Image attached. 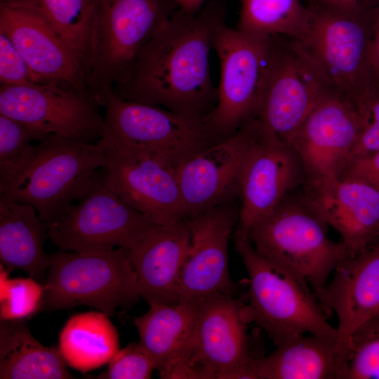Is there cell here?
<instances>
[{
	"label": "cell",
	"mask_w": 379,
	"mask_h": 379,
	"mask_svg": "<svg viewBox=\"0 0 379 379\" xmlns=\"http://www.w3.org/2000/svg\"><path fill=\"white\" fill-rule=\"evenodd\" d=\"M225 10L222 0H208L196 13L178 8L141 49L114 93L127 100L204 120L217 103L209 57L215 34L225 22Z\"/></svg>",
	"instance_id": "obj_1"
},
{
	"label": "cell",
	"mask_w": 379,
	"mask_h": 379,
	"mask_svg": "<svg viewBox=\"0 0 379 379\" xmlns=\"http://www.w3.org/2000/svg\"><path fill=\"white\" fill-rule=\"evenodd\" d=\"M233 236L248 276L245 309L251 323L262 328L276 346L308 333L338 339L305 278L259 253L245 234L234 230Z\"/></svg>",
	"instance_id": "obj_2"
},
{
	"label": "cell",
	"mask_w": 379,
	"mask_h": 379,
	"mask_svg": "<svg viewBox=\"0 0 379 379\" xmlns=\"http://www.w3.org/2000/svg\"><path fill=\"white\" fill-rule=\"evenodd\" d=\"M178 9L173 0H99L83 77L86 90L101 106L126 79L141 49Z\"/></svg>",
	"instance_id": "obj_3"
},
{
	"label": "cell",
	"mask_w": 379,
	"mask_h": 379,
	"mask_svg": "<svg viewBox=\"0 0 379 379\" xmlns=\"http://www.w3.org/2000/svg\"><path fill=\"white\" fill-rule=\"evenodd\" d=\"M298 190L286 194L246 235L259 253L305 278L317 297L347 252L342 241L328 237V225Z\"/></svg>",
	"instance_id": "obj_4"
},
{
	"label": "cell",
	"mask_w": 379,
	"mask_h": 379,
	"mask_svg": "<svg viewBox=\"0 0 379 379\" xmlns=\"http://www.w3.org/2000/svg\"><path fill=\"white\" fill-rule=\"evenodd\" d=\"M104 132L97 145L151 157L173 168L220 140L204 120L125 100L114 91L105 98Z\"/></svg>",
	"instance_id": "obj_5"
},
{
	"label": "cell",
	"mask_w": 379,
	"mask_h": 379,
	"mask_svg": "<svg viewBox=\"0 0 379 379\" xmlns=\"http://www.w3.org/2000/svg\"><path fill=\"white\" fill-rule=\"evenodd\" d=\"M308 7V27L297 41L331 88L354 103L376 82L370 55L375 8H367L363 1L350 8Z\"/></svg>",
	"instance_id": "obj_6"
},
{
	"label": "cell",
	"mask_w": 379,
	"mask_h": 379,
	"mask_svg": "<svg viewBox=\"0 0 379 379\" xmlns=\"http://www.w3.org/2000/svg\"><path fill=\"white\" fill-rule=\"evenodd\" d=\"M46 274L41 310L46 312L87 305L111 317L140 298L136 273L125 248L52 253Z\"/></svg>",
	"instance_id": "obj_7"
},
{
	"label": "cell",
	"mask_w": 379,
	"mask_h": 379,
	"mask_svg": "<svg viewBox=\"0 0 379 379\" xmlns=\"http://www.w3.org/2000/svg\"><path fill=\"white\" fill-rule=\"evenodd\" d=\"M36 157L22 177L0 199L32 205L46 223L58 220L83 198L108 163L97 144L50 135L39 141Z\"/></svg>",
	"instance_id": "obj_8"
},
{
	"label": "cell",
	"mask_w": 379,
	"mask_h": 379,
	"mask_svg": "<svg viewBox=\"0 0 379 379\" xmlns=\"http://www.w3.org/2000/svg\"><path fill=\"white\" fill-rule=\"evenodd\" d=\"M213 48L220 79L216 105L204 121L222 140L258 114L276 57L277 36H251L225 22L215 34Z\"/></svg>",
	"instance_id": "obj_9"
},
{
	"label": "cell",
	"mask_w": 379,
	"mask_h": 379,
	"mask_svg": "<svg viewBox=\"0 0 379 379\" xmlns=\"http://www.w3.org/2000/svg\"><path fill=\"white\" fill-rule=\"evenodd\" d=\"M155 225L112 192L101 174L77 204L46 223L48 239L60 251L81 253L131 250Z\"/></svg>",
	"instance_id": "obj_10"
},
{
	"label": "cell",
	"mask_w": 379,
	"mask_h": 379,
	"mask_svg": "<svg viewBox=\"0 0 379 379\" xmlns=\"http://www.w3.org/2000/svg\"><path fill=\"white\" fill-rule=\"evenodd\" d=\"M332 91L319 67L298 41L278 36L271 75L253 118L263 133L288 144L317 103Z\"/></svg>",
	"instance_id": "obj_11"
},
{
	"label": "cell",
	"mask_w": 379,
	"mask_h": 379,
	"mask_svg": "<svg viewBox=\"0 0 379 379\" xmlns=\"http://www.w3.org/2000/svg\"><path fill=\"white\" fill-rule=\"evenodd\" d=\"M100 103L88 93L55 83L1 85L0 114L42 139L55 135L91 142L104 132Z\"/></svg>",
	"instance_id": "obj_12"
},
{
	"label": "cell",
	"mask_w": 379,
	"mask_h": 379,
	"mask_svg": "<svg viewBox=\"0 0 379 379\" xmlns=\"http://www.w3.org/2000/svg\"><path fill=\"white\" fill-rule=\"evenodd\" d=\"M190 364L200 379H226L262 357L253 348L245 304L216 293L198 299Z\"/></svg>",
	"instance_id": "obj_13"
},
{
	"label": "cell",
	"mask_w": 379,
	"mask_h": 379,
	"mask_svg": "<svg viewBox=\"0 0 379 379\" xmlns=\"http://www.w3.org/2000/svg\"><path fill=\"white\" fill-rule=\"evenodd\" d=\"M257 133L253 118L176 168L187 219L239 197L243 167Z\"/></svg>",
	"instance_id": "obj_14"
},
{
	"label": "cell",
	"mask_w": 379,
	"mask_h": 379,
	"mask_svg": "<svg viewBox=\"0 0 379 379\" xmlns=\"http://www.w3.org/2000/svg\"><path fill=\"white\" fill-rule=\"evenodd\" d=\"M305 182L304 166L295 149L265 135L257 124L256 136L242 170L235 230L246 234L251 226L271 214L286 194Z\"/></svg>",
	"instance_id": "obj_15"
},
{
	"label": "cell",
	"mask_w": 379,
	"mask_h": 379,
	"mask_svg": "<svg viewBox=\"0 0 379 379\" xmlns=\"http://www.w3.org/2000/svg\"><path fill=\"white\" fill-rule=\"evenodd\" d=\"M239 209L227 203L186 220L190 241L178 282L179 302H194L210 294L232 295L228 264L230 238Z\"/></svg>",
	"instance_id": "obj_16"
},
{
	"label": "cell",
	"mask_w": 379,
	"mask_h": 379,
	"mask_svg": "<svg viewBox=\"0 0 379 379\" xmlns=\"http://www.w3.org/2000/svg\"><path fill=\"white\" fill-rule=\"evenodd\" d=\"M360 128L351 101L335 91L326 95L288 142L302 160L305 182L343 173Z\"/></svg>",
	"instance_id": "obj_17"
},
{
	"label": "cell",
	"mask_w": 379,
	"mask_h": 379,
	"mask_svg": "<svg viewBox=\"0 0 379 379\" xmlns=\"http://www.w3.org/2000/svg\"><path fill=\"white\" fill-rule=\"evenodd\" d=\"M103 150L108 163L102 179L122 201L159 225L187 220L175 168L147 156Z\"/></svg>",
	"instance_id": "obj_18"
},
{
	"label": "cell",
	"mask_w": 379,
	"mask_h": 379,
	"mask_svg": "<svg viewBox=\"0 0 379 379\" xmlns=\"http://www.w3.org/2000/svg\"><path fill=\"white\" fill-rule=\"evenodd\" d=\"M302 191L320 218L340 235L347 256L379 240V190L367 182L339 175L305 182Z\"/></svg>",
	"instance_id": "obj_19"
},
{
	"label": "cell",
	"mask_w": 379,
	"mask_h": 379,
	"mask_svg": "<svg viewBox=\"0 0 379 379\" xmlns=\"http://www.w3.org/2000/svg\"><path fill=\"white\" fill-rule=\"evenodd\" d=\"M317 295L328 313L338 317V340L349 346L354 332L379 317V240L362 253L345 256Z\"/></svg>",
	"instance_id": "obj_20"
},
{
	"label": "cell",
	"mask_w": 379,
	"mask_h": 379,
	"mask_svg": "<svg viewBox=\"0 0 379 379\" xmlns=\"http://www.w3.org/2000/svg\"><path fill=\"white\" fill-rule=\"evenodd\" d=\"M0 31L11 40L37 83H55L88 92L79 62L39 18L26 11L0 4Z\"/></svg>",
	"instance_id": "obj_21"
},
{
	"label": "cell",
	"mask_w": 379,
	"mask_h": 379,
	"mask_svg": "<svg viewBox=\"0 0 379 379\" xmlns=\"http://www.w3.org/2000/svg\"><path fill=\"white\" fill-rule=\"evenodd\" d=\"M196 313L197 301L153 303L133 319L161 378H197L190 364Z\"/></svg>",
	"instance_id": "obj_22"
},
{
	"label": "cell",
	"mask_w": 379,
	"mask_h": 379,
	"mask_svg": "<svg viewBox=\"0 0 379 379\" xmlns=\"http://www.w3.org/2000/svg\"><path fill=\"white\" fill-rule=\"evenodd\" d=\"M190 241L183 220L157 225L128 250L140 297L149 304L178 302V282Z\"/></svg>",
	"instance_id": "obj_23"
},
{
	"label": "cell",
	"mask_w": 379,
	"mask_h": 379,
	"mask_svg": "<svg viewBox=\"0 0 379 379\" xmlns=\"http://www.w3.org/2000/svg\"><path fill=\"white\" fill-rule=\"evenodd\" d=\"M349 346L338 338L305 334L252 362L257 379H345Z\"/></svg>",
	"instance_id": "obj_24"
},
{
	"label": "cell",
	"mask_w": 379,
	"mask_h": 379,
	"mask_svg": "<svg viewBox=\"0 0 379 379\" xmlns=\"http://www.w3.org/2000/svg\"><path fill=\"white\" fill-rule=\"evenodd\" d=\"M48 239L46 222L34 206L0 199V260L8 272L21 270L41 282L51 260L44 244Z\"/></svg>",
	"instance_id": "obj_25"
},
{
	"label": "cell",
	"mask_w": 379,
	"mask_h": 379,
	"mask_svg": "<svg viewBox=\"0 0 379 379\" xmlns=\"http://www.w3.org/2000/svg\"><path fill=\"white\" fill-rule=\"evenodd\" d=\"M58 347H46L31 333L27 320H0L1 379L75 378Z\"/></svg>",
	"instance_id": "obj_26"
},
{
	"label": "cell",
	"mask_w": 379,
	"mask_h": 379,
	"mask_svg": "<svg viewBox=\"0 0 379 379\" xmlns=\"http://www.w3.org/2000/svg\"><path fill=\"white\" fill-rule=\"evenodd\" d=\"M109 317L101 311H90L68 319L58 346L68 366L84 373L110 361L119 350V340Z\"/></svg>",
	"instance_id": "obj_27"
},
{
	"label": "cell",
	"mask_w": 379,
	"mask_h": 379,
	"mask_svg": "<svg viewBox=\"0 0 379 379\" xmlns=\"http://www.w3.org/2000/svg\"><path fill=\"white\" fill-rule=\"evenodd\" d=\"M98 3L99 0H6L0 4L26 11L43 20L70 50L83 72Z\"/></svg>",
	"instance_id": "obj_28"
},
{
	"label": "cell",
	"mask_w": 379,
	"mask_h": 379,
	"mask_svg": "<svg viewBox=\"0 0 379 379\" xmlns=\"http://www.w3.org/2000/svg\"><path fill=\"white\" fill-rule=\"evenodd\" d=\"M238 26L247 34L300 40L308 27L310 12L300 0H240Z\"/></svg>",
	"instance_id": "obj_29"
},
{
	"label": "cell",
	"mask_w": 379,
	"mask_h": 379,
	"mask_svg": "<svg viewBox=\"0 0 379 379\" xmlns=\"http://www.w3.org/2000/svg\"><path fill=\"white\" fill-rule=\"evenodd\" d=\"M42 138L22 124L0 114V197L7 194L34 160Z\"/></svg>",
	"instance_id": "obj_30"
},
{
	"label": "cell",
	"mask_w": 379,
	"mask_h": 379,
	"mask_svg": "<svg viewBox=\"0 0 379 379\" xmlns=\"http://www.w3.org/2000/svg\"><path fill=\"white\" fill-rule=\"evenodd\" d=\"M0 266V320H27L41 311L44 285L31 277L10 279Z\"/></svg>",
	"instance_id": "obj_31"
},
{
	"label": "cell",
	"mask_w": 379,
	"mask_h": 379,
	"mask_svg": "<svg viewBox=\"0 0 379 379\" xmlns=\"http://www.w3.org/2000/svg\"><path fill=\"white\" fill-rule=\"evenodd\" d=\"M349 348L345 379H379V317L354 332Z\"/></svg>",
	"instance_id": "obj_32"
},
{
	"label": "cell",
	"mask_w": 379,
	"mask_h": 379,
	"mask_svg": "<svg viewBox=\"0 0 379 379\" xmlns=\"http://www.w3.org/2000/svg\"><path fill=\"white\" fill-rule=\"evenodd\" d=\"M108 364L97 378L148 379L155 369L154 360L140 342H133L119 349Z\"/></svg>",
	"instance_id": "obj_33"
},
{
	"label": "cell",
	"mask_w": 379,
	"mask_h": 379,
	"mask_svg": "<svg viewBox=\"0 0 379 379\" xmlns=\"http://www.w3.org/2000/svg\"><path fill=\"white\" fill-rule=\"evenodd\" d=\"M36 82L27 63L9 37L0 31V84H24Z\"/></svg>",
	"instance_id": "obj_34"
},
{
	"label": "cell",
	"mask_w": 379,
	"mask_h": 379,
	"mask_svg": "<svg viewBox=\"0 0 379 379\" xmlns=\"http://www.w3.org/2000/svg\"><path fill=\"white\" fill-rule=\"evenodd\" d=\"M340 175L361 179L379 190V151L352 158Z\"/></svg>",
	"instance_id": "obj_35"
},
{
	"label": "cell",
	"mask_w": 379,
	"mask_h": 379,
	"mask_svg": "<svg viewBox=\"0 0 379 379\" xmlns=\"http://www.w3.org/2000/svg\"><path fill=\"white\" fill-rule=\"evenodd\" d=\"M370 55L374 77L379 85V6L374 11Z\"/></svg>",
	"instance_id": "obj_36"
},
{
	"label": "cell",
	"mask_w": 379,
	"mask_h": 379,
	"mask_svg": "<svg viewBox=\"0 0 379 379\" xmlns=\"http://www.w3.org/2000/svg\"><path fill=\"white\" fill-rule=\"evenodd\" d=\"M178 8L189 13L199 11L208 0H173Z\"/></svg>",
	"instance_id": "obj_37"
},
{
	"label": "cell",
	"mask_w": 379,
	"mask_h": 379,
	"mask_svg": "<svg viewBox=\"0 0 379 379\" xmlns=\"http://www.w3.org/2000/svg\"><path fill=\"white\" fill-rule=\"evenodd\" d=\"M363 0H314V3L338 8H350L359 4Z\"/></svg>",
	"instance_id": "obj_38"
},
{
	"label": "cell",
	"mask_w": 379,
	"mask_h": 379,
	"mask_svg": "<svg viewBox=\"0 0 379 379\" xmlns=\"http://www.w3.org/2000/svg\"><path fill=\"white\" fill-rule=\"evenodd\" d=\"M6 0H0V3L4 2Z\"/></svg>",
	"instance_id": "obj_39"
}]
</instances>
